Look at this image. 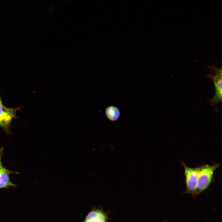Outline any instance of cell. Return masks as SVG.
Instances as JSON below:
<instances>
[{
    "label": "cell",
    "instance_id": "cell-1",
    "mask_svg": "<svg viewBox=\"0 0 222 222\" xmlns=\"http://www.w3.org/2000/svg\"><path fill=\"white\" fill-rule=\"evenodd\" d=\"M220 164H205L198 166V175L196 195L206 190L214 181V173Z\"/></svg>",
    "mask_w": 222,
    "mask_h": 222
},
{
    "label": "cell",
    "instance_id": "cell-2",
    "mask_svg": "<svg viewBox=\"0 0 222 222\" xmlns=\"http://www.w3.org/2000/svg\"><path fill=\"white\" fill-rule=\"evenodd\" d=\"M208 68L211 73L207 74L206 76L213 80L215 89L214 96L209 100V103L210 105L215 106L222 101V68L213 65Z\"/></svg>",
    "mask_w": 222,
    "mask_h": 222
},
{
    "label": "cell",
    "instance_id": "cell-3",
    "mask_svg": "<svg viewBox=\"0 0 222 222\" xmlns=\"http://www.w3.org/2000/svg\"><path fill=\"white\" fill-rule=\"evenodd\" d=\"M184 168V174L186 185L185 193L190 194L193 196L196 195L197 188L198 168L191 167L187 166L184 162H181Z\"/></svg>",
    "mask_w": 222,
    "mask_h": 222
},
{
    "label": "cell",
    "instance_id": "cell-4",
    "mask_svg": "<svg viewBox=\"0 0 222 222\" xmlns=\"http://www.w3.org/2000/svg\"><path fill=\"white\" fill-rule=\"evenodd\" d=\"M16 111L15 109L6 108L0 102V126L6 132L9 131L10 124Z\"/></svg>",
    "mask_w": 222,
    "mask_h": 222
},
{
    "label": "cell",
    "instance_id": "cell-5",
    "mask_svg": "<svg viewBox=\"0 0 222 222\" xmlns=\"http://www.w3.org/2000/svg\"><path fill=\"white\" fill-rule=\"evenodd\" d=\"M106 214L99 209H93L90 212L83 222H107Z\"/></svg>",
    "mask_w": 222,
    "mask_h": 222
},
{
    "label": "cell",
    "instance_id": "cell-6",
    "mask_svg": "<svg viewBox=\"0 0 222 222\" xmlns=\"http://www.w3.org/2000/svg\"><path fill=\"white\" fill-rule=\"evenodd\" d=\"M12 172L5 168L0 172V188L15 186L11 182L9 177L10 174Z\"/></svg>",
    "mask_w": 222,
    "mask_h": 222
},
{
    "label": "cell",
    "instance_id": "cell-7",
    "mask_svg": "<svg viewBox=\"0 0 222 222\" xmlns=\"http://www.w3.org/2000/svg\"><path fill=\"white\" fill-rule=\"evenodd\" d=\"M106 114L108 118L112 121L117 119L119 115L118 109L115 107L110 106L106 109Z\"/></svg>",
    "mask_w": 222,
    "mask_h": 222
},
{
    "label": "cell",
    "instance_id": "cell-8",
    "mask_svg": "<svg viewBox=\"0 0 222 222\" xmlns=\"http://www.w3.org/2000/svg\"><path fill=\"white\" fill-rule=\"evenodd\" d=\"M3 148L2 147L0 148V172L3 170L5 168H4L1 162V158L2 157L3 154Z\"/></svg>",
    "mask_w": 222,
    "mask_h": 222
},
{
    "label": "cell",
    "instance_id": "cell-9",
    "mask_svg": "<svg viewBox=\"0 0 222 222\" xmlns=\"http://www.w3.org/2000/svg\"><path fill=\"white\" fill-rule=\"evenodd\" d=\"M0 102H1V100L0 98Z\"/></svg>",
    "mask_w": 222,
    "mask_h": 222
},
{
    "label": "cell",
    "instance_id": "cell-10",
    "mask_svg": "<svg viewBox=\"0 0 222 222\" xmlns=\"http://www.w3.org/2000/svg\"><path fill=\"white\" fill-rule=\"evenodd\" d=\"M165 222H167L166 221H165Z\"/></svg>",
    "mask_w": 222,
    "mask_h": 222
}]
</instances>
